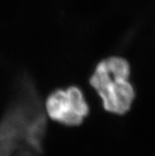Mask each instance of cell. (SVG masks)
I'll return each instance as SVG.
<instances>
[{"label": "cell", "instance_id": "1", "mask_svg": "<svg viewBox=\"0 0 155 156\" xmlns=\"http://www.w3.org/2000/svg\"><path fill=\"white\" fill-rule=\"evenodd\" d=\"M46 117L37 89L22 75L0 121V156H39L44 151Z\"/></svg>", "mask_w": 155, "mask_h": 156}, {"label": "cell", "instance_id": "2", "mask_svg": "<svg viewBox=\"0 0 155 156\" xmlns=\"http://www.w3.org/2000/svg\"><path fill=\"white\" fill-rule=\"evenodd\" d=\"M129 76V63L120 56H111L97 63L90 83L106 111L123 115L132 107L136 94Z\"/></svg>", "mask_w": 155, "mask_h": 156}, {"label": "cell", "instance_id": "3", "mask_svg": "<svg viewBox=\"0 0 155 156\" xmlns=\"http://www.w3.org/2000/svg\"><path fill=\"white\" fill-rule=\"evenodd\" d=\"M45 109L50 118L67 126L81 125L90 113L84 94L76 87L54 91L48 98Z\"/></svg>", "mask_w": 155, "mask_h": 156}]
</instances>
